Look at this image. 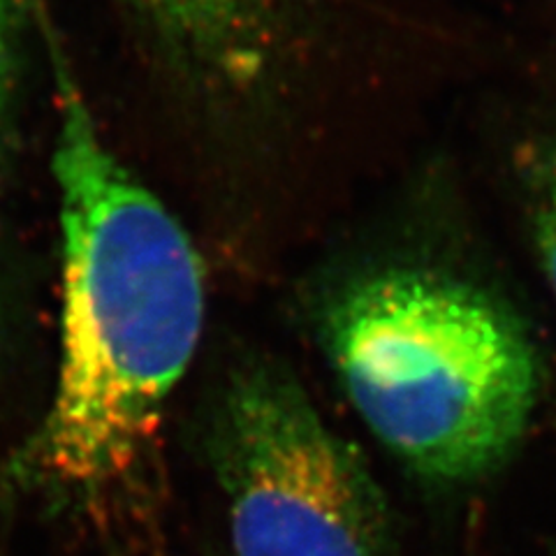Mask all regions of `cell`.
Masks as SVG:
<instances>
[{
	"label": "cell",
	"mask_w": 556,
	"mask_h": 556,
	"mask_svg": "<svg viewBox=\"0 0 556 556\" xmlns=\"http://www.w3.org/2000/svg\"><path fill=\"white\" fill-rule=\"evenodd\" d=\"M172 70L206 93H241L265 77L298 0H130Z\"/></svg>",
	"instance_id": "4"
},
{
	"label": "cell",
	"mask_w": 556,
	"mask_h": 556,
	"mask_svg": "<svg viewBox=\"0 0 556 556\" xmlns=\"http://www.w3.org/2000/svg\"><path fill=\"white\" fill-rule=\"evenodd\" d=\"M515 174L538 260L556 298V128L519 147Z\"/></svg>",
	"instance_id": "5"
},
{
	"label": "cell",
	"mask_w": 556,
	"mask_h": 556,
	"mask_svg": "<svg viewBox=\"0 0 556 556\" xmlns=\"http://www.w3.org/2000/svg\"><path fill=\"white\" fill-rule=\"evenodd\" d=\"M316 334L362 422L427 482L490 476L525 437L538 399L533 343L462 276L364 271L329 294Z\"/></svg>",
	"instance_id": "2"
},
{
	"label": "cell",
	"mask_w": 556,
	"mask_h": 556,
	"mask_svg": "<svg viewBox=\"0 0 556 556\" xmlns=\"http://www.w3.org/2000/svg\"><path fill=\"white\" fill-rule=\"evenodd\" d=\"M54 172L59 378L12 473L54 510L96 517L132 501L149 478L165 406L202 339L206 278L181 223L104 144L67 81Z\"/></svg>",
	"instance_id": "1"
},
{
	"label": "cell",
	"mask_w": 556,
	"mask_h": 556,
	"mask_svg": "<svg viewBox=\"0 0 556 556\" xmlns=\"http://www.w3.org/2000/svg\"><path fill=\"white\" fill-rule=\"evenodd\" d=\"M204 450L235 556H396L390 501L362 452L274 364L230 374Z\"/></svg>",
	"instance_id": "3"
},
{
	"label": "cell",
	"mask_w": 556,
	"mask_h": 556,
	"mask_svg": "<svg viewBox=\"0 0 556 556\" xmlns=\"http://www.w3.org/2000/svg\"><path fill=\"white\" fill-rule=\"evenodd\" d=\"M10 89V24H8V3L0 0V116L5 112Z\"/></svg>",
	"instance_id": "6"
}]
</instances>
